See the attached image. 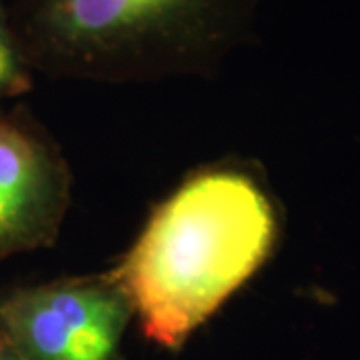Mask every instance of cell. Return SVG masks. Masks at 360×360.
Masks as SVG:
<instances>
[{
  "label": "cell",
  "instance_id": "3",
  "mask_svg": "<svg viewBox=\"0 0 360 360\" xmlns=\"http://www.w3.org/2000/svg\"><path fill=\"white\" fill-rule=\"evenodd\" d=\"M132 316L112 270L0 295V335L22 360H124L122 338Z\"/></svg>",
  "mask_w": 360,
  "mask_h": 360
},
{
  "label": "cell",
  "instance_id": "2",
  "mask_svg": "<svg viewBox=\"0 0 360 360\" xmlns=\"http://www.w3.org/2000/svg\"><path fill=\"white\" fill-rule=\"evenodd\" d=\"M34 72L103 84L214 77L260 0H6Z\"/></svg>",
  "mask_w": 360,
  "mask_h": 360
},
{
  "label": "cell",
  "instance_id": "1",
  "mask_svg": "<svg viewBox=\"0 0 360 360\" xmlns=\"http://www.w3.org/2000/svg\"><path fill=\"white\" fill-rule=\"evenodd\" d=\"M278 217L246 168L194 172L155 208L112 272L148 340L179 350L276 245Z\"/></svg>",
  "mask_w": 360,
  "mask_h": 360
},
{
  "label": "cell",
  "instance_id": "4",
  "mask_svg": "<svg viewBox=\"0 0 360 360\" xmlns=\"http://www.w3.org/2000/svg\"><path fill=\"white\" fill-rule=\"evenodd\" d=\"M70 198L60 148L25 108H0V262L54 245Z\"/></svg>",
  "mask_w": 360,
  "mask_h": 360
},
{
  "label": "cell",
  "instance_id": "5",
  "mask_svg": "<svg viewBox=\"0 0 360 360\" xmlns=\"http://www.w3.org/2000/svg\"><path fill=\"white\" fill-rule=\"evenodd\" d=\"M34 68L14 26L6 0H0V108L34 86Z\"/></svg>",
  "mask_w": 360,
  "mask_h": 360
},
{
  "label": "cell",
  "instance_id": "6",
  "mask_svg": "<svg viewBox=\"0 0 360 360\" xmlns=\"http://www.w3.org/2000/svg\"><path fill=\"white\" fill-rule=\"evenodd\" d=\"M0 360H22L16 354V350L13 348V345H11L2 335H0Z\"/></svg>",
  "mask_w": 360,
  "mask_h": 360
}]
</instances>
